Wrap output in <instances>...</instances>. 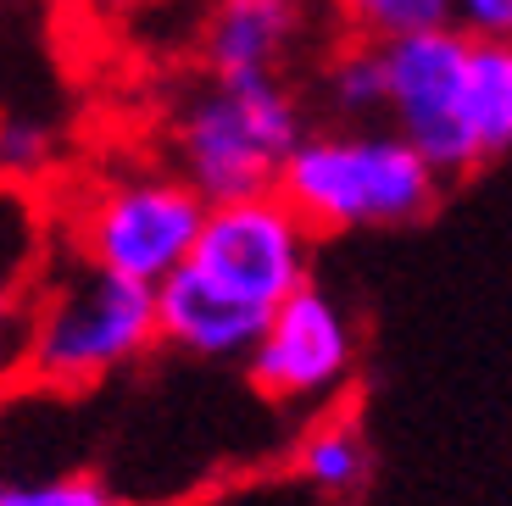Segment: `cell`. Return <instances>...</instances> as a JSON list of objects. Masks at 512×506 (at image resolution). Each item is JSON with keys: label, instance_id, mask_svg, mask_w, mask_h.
<instances>
[{"label": "cell", "instance_id": "6da1fadb", "mask_svg": "<svg viewBox=\"0 0 512 506\" xmlns=\"http://www.w3.org/2000/svg\"><path fill=\"white\" fill-rule=\"evenodd\" d=\"M446 178L384 123H318L295 140L279 195L318 234H368L407 228L435 212Z\"/></svg>", "mask_w": 512, "mask_h": 506}, {"label": "cell", "instance_id": "7a4b0ae2", "mask_svg": "<svg viewBox=\"0 0 512 506\" xmlns=\"http://www.w3.org/2000/svg\"><path fill=\"white\" fill-rule=\"evenodd\" d=\"M307 128L290 78H201L167 117V167L206 206L268 195Z\"/></svg>", "mask_w": 512, "mask_h": 506}, {"label": "cell", "instance_id": "3957f363", "mask_svg": "<svg viewBox=\"0 0 512 506\" xmlns=\"http://www.w3.org/2000/svg\"><path fill=\"white\" fill-rule=\"evenodd\" d=\"M156 345V295L90 262L39 273L23 317V367L51 390H90Z\"/></svg>", "mask_w": 512, "mask_h": 506}, {"label": "cell", "instance_id": "277c9868", "mask_svg": "<svg viewBox=\"0 0 512 506\" xmlns=\"http://www.w3.org/2000/svg\"><path fill=\"white\" fill-rule=\"evenodd\" d=\"M201 217L206 201L167 162H117L78 184L62 234L78 262L156 290L190 262Z\"/></svg>", "mask_w": 512, "mask_h": 506}, {"label": "cell", "instance_id": "5b68a950", "mask_svg": "<svg viewBox=\"0 0 512 506\" xmlns=\"http://www.w3.org/2000/svg\"><path fill=\"white\" fill-rule=\"evenodd\" d=\"M468 45L474 39L451 23L384 45V128H396L440 178L479 167L468 140Z\"/></svg>", "mask_w": 512, "mask_h": 506}, {"label": "cell", "instance_id": "8992f818", "mask_svg": "<svg viewBox=\"0 0 512 506\" xmlns=\"http://www.w3.org/2000/svg\"><path fill=\"white\" fill-rule=\"evenodd\" d=\"M190 267L234 301L273 312L284 295L312 284V228L273 190L245 195V201H218L201 217Z\"/></svg>", "mask_w": 512, "mask_h": 506}, {"label": "cell", "instance_id": "52a82bcc", "mask_svg": "<svg viewBox=\"0 0 512 506\" xmlns=\"http://www.w3.org/2000/svg\"><path fill=\"white\" fill-rule=\"evenodd\" d=\"M251 384L279 406L329 401L357 373V323L329 290L301 284L268 312L256 345L245 351Z\"/></svg>", "mask_w": 512, "mask_h": 506}, {"label": "cell", "instance_id": "ba28073f", "mask_svg": "<svg viewBox=\"0 0 512 506\" xmlns=\"http://www.w3.org/2000/svg\"><path fill=\"white\" fill-rule=\"evenodd\" d=\"M323 17V0H212L201 23L206 78H290Z\"/></svg>", "mask_w": 512, "mask_h": 506}, {"label": "cell", "instance_id": "9c48e42d", "mask_svg": "<svg viewBox=\"0 0 512 506\" xmlns=\"http://www.w3.org/2000/svg\"><path fill=\"white\" fill-rule=\"evenodd\" d=\"M151 295H156V340L173 345L179 356H195V362H245V351L268 323V312L223 295L190 262L179 273H167Z\"/></svg>", "mask_w": 512, "mask_h": 506}, {"label": "cell", "instance_id": "30bf717a", "mask_svg": "<svg viewBox=\"0 0 512 506\" xmlns=\"http://www.w3.org/2000/svg\"><path fill=\"white\" fill-rule=\"evenodd\" d=\"M39 251H45L39 201L17 184H0V362L23 356V317L39 284Z\"/></svg>", "mask_w": 512, "mask_h": 506}, {"label": "cell", "instance_id": "8fae6325", "mask_svg": "<svg viewBox=\"0 0 512 506\" xmlns=\"http://www.w3.org/2000/svg\"><path fill=\"white\" fill-rule=\"evenodd\" d=\"M468 140L479 162L512 151V39L468 45Z\"/></svg>", "mask_w": 512, "mask_h": 506}, {"label": "cell", "instance_id": "7c38bea8", "mask_svg": "<svg viewBox=\"0 0 512 506\" xmlns=\"http://www.w3.org/2000/svg\"><path fill=\"white\" fill-rule=\"evenodd\" d=\"M295 473L312 484V490L334 495V501H351V495L368 490L373 479V445L362 434L357 418H323L301 434L295 445Z\"/></svg>", "mask_w": 512, "mask_h": 506}, {"label": "cell", "instance_id": "4fadbf2b", "mask_svg": "<svg viewBox=\"0 0 512 506\" xmlns=\"http://www.w3.org/2000/svg\"><path fill=\"white\" fill-rule=\"evenodd\" d=\"M318 95L334 123H384V45L334 39L318 67Z\"/></svg>", "mask_w": 512, "mask_h": 506}, {"label": "cell", "instance_id": "5bb4252c", "mask_svg": "<svg viewBox=\"0 0 512 506\" xmlns=\"http://www.w3.org/2000/svg\"><path fill=\"white\" fill-rule=\"evenodd\" d=\"M323 6L351 39H373V45H396L451 23V0H323Z\"/></svg>", "mask_w": 512, "mask_h": 506}, {"label": "cell", "instance_id": "9a60e30c", "mask_svg": "<svg viewBox=\"0 0 512 506\" xmlns=\"http://www.w3.org/2000/svg\"><path fill=\"white\" fill-rule=\"evenodd\" d=\"M62 140L56 128L34 112H0V184H17V190H34L39 178L56 167Z\"/></svg>", "mask_w": 512, "mask_h": 506}, {"label": "cell", "instance_id": "2e32d148", "mask_svg": "<svg viewBox=\"0 0 512 506\" xmlns=\"http://www.w3.org/2000/svg\"><path fill=\"white\" fill-rule=\"evenodd\" d=\"M0 506H123L117 490L95 473H45V479L6 484Z\"/></svg>", "mask_w": 512, "mask_h": 506}, {"label": "cell", "instance_id": "e0dca14e", "mask_svg": "<svg viewBox=\"0 0 512 506\" xmlns=\"http://www.w3.org/2000/svg\"><path fill=\"white\" fill-rule=\"evenodd\" d=\"M451 28L468 39H512V0H451Z\"/></svg>", "mask_w": 512, "mask_h": 506}, {"label": "cell", "instance_id": "ac0fdd59", "mask_svg": "<svg viewBox=\"0 0 512 506\" xmlns=\"http://www.w3.org/2000/svg\"><path fill=\"white\" fill-rule=\"evenodd\" d=\"M90 17H101V23H128V17H140L151 0H78Z\"/></svg>", "mask_w": 512, "mask_h": 506}, {"label": "cell", "instance_id": "d6986e66", "mask_svg": "<svg viewBox=\"0 0 512 506\" xmlns=\"http://www.w3.org/2000/svg\"><path fill=\"white\" fill-rule=\"evenodd\" d=\"M0 495H6V484H0Z\"/></svg>", "mask_w": 512, "mask_h": 506}]
</instances>
